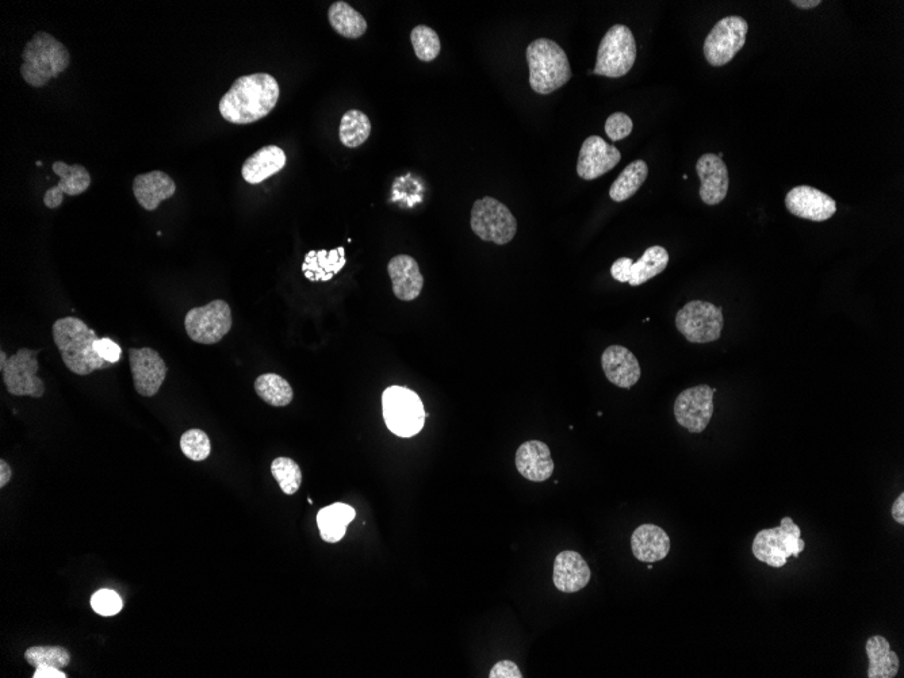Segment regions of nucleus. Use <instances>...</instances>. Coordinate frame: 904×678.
<instances>
[{
    "instance_id": "f257e3e1",
    "label": "nucleus",
    "mask_w": 904,
    "mask_h": 678,
    "mask_svg": "<svg viewBox=\"0 0 904 678\" xmlns=\"http://www.w3.org/2000/svg\"><path fill=\"white\" fill-rule=\"evenodd\" d=\"M281 97L278 80L270 74H254L236 79L221 98L220 113L225 121L250 125L267 117Z\"/></svg>"
},
{
    "instance_id": "f03ea898",
    "label": "nucleus",
    "mask_w": 904,
    "mask_h": 678,
    "mask_svg": "<svg viewBox=\"0 0 904 678\" xmlns=\"http://www.w3.org/2000/svg\"><path fill=\"white\" fill-rule=\"evenodd\" d=\"M52 335L64 365L72 373L86 377L95 370L111 366L95 351V342L99 337L84 321L76 317L57 320L53 324Z\"/></svg>"
},
{
    "instance_id": "7ed1b4c3",
    "label": "nucleus",
    "mask_w": 904,
    "mask_h": 678,
    "mask_svg": "<svg viewBox=\"0 0 904 678\" xmlns=\"http://www.w3.org/2000/svg\"><path fill=\"white\" fill-rule=\"evenodd\" d=\"M21 75L29 86H47L52 79L59 78L71 63V55L64 44L52 34L40 32L26 44L22 53Z\"/></svg>"
},
{
    "instance_id": "20e7f679",
    "label": "nucleus",
    "mask_w": 904,
    "mask_h": 678,
    "mask_svg": "<svg viewBox=\"0 0 904 678\" xmlns=\"http://www.w3.org/2000/svg\"><path fill=\"white\" fill-rule=\"evenodd\" d=\"M527 63L530 86L536 94H553L572 79V67L566 52L549 38H538L528 45Z\"/></svg>"
},
{
    "instance_id": "39448f33",
    "label": "nucleus",
    "mask_w": 904,
    "mask_h": 678,
    "mask_svg": "<svg viewBox=\"0 0 904 678\" xmlns=\"http://www.w3.org/2000/svg\"><path fill=\"white\" fill-rule=\"evenodd\" d=\"M806 549L802 531L792 517L781 519L780 526L758 532L753 540L754 557L771 568L780 569L789 557L799 558Z\"/></svg>"
},
{
    "instance_id": "423d86ee",
    "label": "nucleus",
    "mask_w": 904,
    "mask_h": 678,
    "mask_svg": "<svg viewBox=\"0 0 904 678\" xmlns=\"http://www.w3.org/2000/svg\"><path fill=\"white\" fill-rule=\"evenodd\" d=\"M383 417L390 431L400 438H412L424 428L423 402L413 390L392 386L382 396Z\"/></svg>"
},
{
    "instance_id": "0eeeda50",
    "label": "nucleus",
    "mask_w": 904,
    "mask_h": 678,
    "mask_svg": "<svg viewBox=\"0 0 904 678\" xmlns=\"http://www.w3.org/2000/svg\"><path fill=\"white\" fill-rule=\"evenodd\" d=\"M637 42L630 28L615 25L600 42L593 74L618 79L626 76L637 60Z\"/></svg>"
},
{
    "instance_id": "6e6552de",
    "label": "nucleus",
    "mask_w": 904,
    "mask_h": 678,
    "mask_svg": "<svg viewBox=\"0 0 904 678\" xmlns=\"http://www.w3.org/2000/svg\"><path fill=\"white\" fill-rule=\"evenodd\" d=\"M470 225L481 240L497 245L511 243L517 232V221L511 210L492 197L474 202Z\"/></svg>"
},
{
    "instance_id": "1a4fd4ad",
    "label": "nucleus",
    "mask_w": 904,
    "mask_h": 678,
    "mask_svg": "<svg viewBox=\"0 0 904 678\" xmlns=\"http://www.w3.org/2000/svg\"><path fill=\"white\" fill-rule=\"evenodd\" d=\"M676 327L689 343L716 342L725 327L722 308L706 301L688 302L683 309L678 310Z\"/></svg>"
},
{
    "instance_id": "9d476101",
    "label": "nucleus",
    "mask_w": 904,
    "mask_h": 678,
    "mask_svg": "<svg viewBox=\"0 0 904 678\" xmlns=\"http://www.w3.org/2000/svg\"><path fill=\"white\" fill-rule=\"evenodd\" d=\"M232 324L231 306L222 300L191 309L185 319L187 335L199 344L220 343L231 331Z\"/></svg>"
},
{
    "instance_id": "9b49d317",
    "label": "nucleus",
    "mask_w": 904,
    "mask_h": 678,
    "mask_svg": "<svg viewBox=\"0 0 904 678\" xmlns=\"http://www.w3.org/2000/svg\"><path fill=\"white\" fill-rule=\"evenodd\" d=\"M749 25L745 18L730 15L720 19L704 41L703 52L712 67H723L745 47Z\"/></svg>"
},
{
    "instance_id": "f8f14e48",
    "label": "nucleus",
    "mask_w": 904,
    "mask_h": 678,
    "mask_svg": "<svg viewBox=\"0 0 904 678\" xmlns=\"http://www.w3.org/2000/svg\"><path fill=\"white\" fill-rule=\"evenodd\" d=\"M40 351L21 348L10 356L5 369L2 370L7 392L19 397L41 398L44 396V382L37 377L38 369H40L37 355L40 354Z\"/></svg>"
},
{
    "instance_id": "ddd939ff",
    "label": "nucleus",
    "mask_w": 904,
    "mask_h": 678,
    "mask_svg": "<svg viewBox=\"0 0 904 678\" xmlns=\"http://www.w3.org/2000/svg\"><path fill=\"white\" fill-rule=\"evenodd\" d=\"M714 389L699 385L678 394L674 402V417L680 427L691 434H702L714 415Z\"/></svg>"
},
{
    "instance_id": "4468645a",
    "label": "nucleus",
    "mask_w": 904,
    "mask_h": 678,
    "mask_svg": "<svg viewBox=\"0 0 904 678\" xmlns=\"http://www.w3.org/2000/svg\"><path fill=\"white\" fill-rule=\"evenodd\" d=\"M129 363L136 392L143 397L155 396L162 388L168 371L159 352L152 348H130Z\"/></svg>"
},
{
    "instance_id": "2eb2a0df",
    "label": "nucleus",
    "mask_w": 904,
    "mask_h": 678,
    "mask_svg": "<svg viewBox=\"0 0 904 678\" xmlns=\"http://www.w3.org/2000/svg\"><path fill=\"white\" fill-rule=\"evenodd\" d=\"M785 206L794 216L814 222L830 220L837 212V202L811 186L794 187L785 197Z\"/></svg>"
},
{
    "instance_id": "dca6fc26",
    "label": "nucleus",
    "mask_w": 904,
    "mask_h": 678,
    "mask_svg": "<svg viewBox=\"0 0 904 678\" xmlns=\"http://www.w3.org/2000/svg\"><path fill=\"white\" fill-rule=\"evenodd\" d=\"M622 160L619 149L599 136L588 137L578 156L577 174L584 180H595L614 170Z\"/></svg>"
},
{
    "instance_id": "f3484780",
    "label": "nucleus",
    "mask_w": 904,
    "mask_h": 678,
    "mask_svg": "<svg viewBox=\"0 0 904 678\" xmlns=\"http://www.w3.org/2000/svg\"><path fill=\"white\" fill-rule=\"evenodd\" d=\"M696 172L702 182V186H700L702 201L710 206L719 205L720 202L725 201L727 193H729L730 178L729 170L722 157L714 155V153H706L697 160Z\"/></svg>"
},
{
    "instance_id": "a211bd4d",
    "label": "nucleus",
    "mask_w": 904,
    "mask_h": 678,
    "mask_svg": "<svg viewBox=\"0 0 904 678\" xmlns=\"http://www.w3.org/2000/svg\"><path fill=\"white\" fill-rule=\"evenodd\" d=\"M605 377L615 386L630 389L641 379L642 370L637 356L622 346H611L601 356Z\"/></svg>"
},
{
    "instance_id": "6ab92c4d",
    "label": "nucleus",
    "mask_w": 904,
    "mask_h": 678,
    "mask_svg": "<svg viewBox=\"0 0 904 678\" xmlns=\"http://www.w3.org/2000/svg\"><path fill=\"white\" fill-rule=\"evenodd\" d=\"M52 170L59 176L60 182L44 195L45 206L49 209L59 208L64 201V195L76 197V195L86 193L91 185L90 172L80 164L68 166L63 162H56L53 163Z\"/></svg>"
},
{
    "instance_id": "aec40b11",
    "label": "nucleus",
    "mask_w": 904,
    "mask_h": 678,
    "mask_svg": "<svg viewBox=\"0 0 904 678\" xmlns=\"http://www.w3.org/2000/svg\"><path fill=\"white\" fill-rule=\"evenodd\" d=\"M517 471L526 480L532 482H545L550 480L554 473V461L551 458L549 446L540 440H530L517 448Z\"/></svg>"
},
{
    "instance_id": "412c9836",
    "label": "nucleus",
    "mask_w": 904,
    "mask_h": 678,
    "mask_svg": "<svg viewBox=\"0 0 904 678\" xmlns=\"http://www.w3.org/2000/svg\"><path fill=\"white\" fill-rule=\"evenodd\" d=\"M591 578V568L576 551H562L555 558L553 580L558 591L580 592L589 584Z\"/></svg>"
},
{
    "instance_id": "4be33fe9",
    "label": "nucleus",
    "mask_w": 904,
    "mask_h": 678,
    "mask_svg": "<svg viewBox=\"0 0 904 678\" xmlns=\"http://www.w3.org/2000/svg\"><path fill=\"white\" fill-rule=\"evenodd\" d=\"M394 296L401 301H413L423 291L424 278L419 264L409 255H397L388 264Z\"/></svg>"
},
{
    "instance_id": "5701e85b",
    "label": "nucleus",
    "mask_w": 904,
    "mask_h": 678,
    "mask_svg": "<svg viewBox=\"0 0 904 678\" xmlns=\"http://www.w3.org/2000/svg\"><path fill=\"white\" fill-rule=\"evenodd\" d=\"M176 185L170 175L163 171H152L137 175L133 182V194L141 208L153 212L160 203L175 194Z\"/></svg>"
},
{
    "instance_id": "b1692460",
    "label": "nucleus",
    "mask_w": 904,
    "mask_h": 678,
    "mask_svg": "<svg viewBox=\"0 0 904 678\" xmlns=\"http://www.w3.org/2000/svg\"><path fill=\"white\" fill-rule=\"evenodd\" d=\"M631 549L638 561L660 562L669 555L670 538L655 524H642L631 536Z\"/></svg>"
},
{
    "instance_id": "393cba45",
    "label": "nucleus",
    "mask_w": 904,
    "mask_h": 678,
    "mask_svg": "<svg viewBox=\"0 0 904 678\" xmlns=\"http://www.w3.org/2000/svg\"><path fill=\"white\" fill-rule=\"evenodd\" d=\"M287 162L286 153L277 145H267L255 152L250 159L243 164V178L250 185H259L264 180L278 174L285 168Z\"/></svg>"
},
{
    "instance_id": "a878e982",
    "label": "nucleus",
    "mask_w": 904,
    "mask_h": 678,
    "mask_svg": "<svg viewBox=\"0 0 904 678\" xmlns=\"http://www.w3.org/2000/svg\"><path fill=\"white\" fill-rule=\"evenodd\" d=\"M346 266V251L343 247L332 251H310L302 264V271L309 281L328 282Z\"/></svg>"
},
{
    "instance_id": "bb28decb",
    "label": "nucleus",
    "mask_w": 904,
    "mask_h": 678,
    "mask_svg": "<svg viewBox=\"0 0 904 678\" xmlns=\"http://www.w3.org/2000/svg\"><path fill=\"white\" fill-rule=\"evenodd\" d=\"M869 668L868 678H894L899 672V657L891 650L890 642L881 635H873L865 645Z\"/></svg>"
},
{
    "instance_id": "cd10ccee",
    "label": "nucleus",
    "mask_w": 904,
    "mask_h": 678,
    "mask_svg": "<svg viewBox=\"0 0 904 678\" xmlns=\"http://www.w3.org/2000/svg\"><path fill=\"white\" fill-rule=\"evenodd\" d=\"M355 516V509L344 503H335L321 509L317 515L321 539L328 543L340 542Z\"/></svg>"
},
{
    "instance_id": "c85d7f7f",
    "label": "nucleus",
    "mask_w": 904,
    "mask_h": 678,
    "mask_svg": "<svg viewBox=\"0 0 904 678\" xmlns=\"http://www.w3.org/2000/svg\"><path fill=\"white\" fill-rule=\"evenodd\" d=\"M668 264V251L661 245H653V247L647 248L641 259L632 262L630 273H628V283L632 287L641 286L664 273Z\"/></svg>"
},
{
    "instance_id": "c756f323",
    "label": "nucleus",
    "mask_w": 904,
    "mask_h": 678,
    "mask_svg": "<svg viewBox=\"0 0 904 678\" xmlns=\"http://www.w3.org/2000/svg\"><path fill=\"white\" fill-rule=\"evenodd\" d=\"M329 24L337 34L358 40L367 32L365 17L346 2H335L328 10Z\"/></svg>"
},
{
    "instance_id": "7c9ffc66",
    "label": "nucleus",
    "mask_w": 904,
    "mask_h": 678,
    "mask_svg": "<svg viewBox=\"0 0 904 678\" xmlns=\"http://www.w3.org/2000/svg\"><path fill=\"white\" fill-rule=\"evenodd\" d=\"M647 175H649V167L643 160H635L628 164L609 189V197L615 202L627 201L641 189L643 183L646 182Z\"/></svg>"
},
{
    "instance_id": "2f4dec72",
    "label": "nucleus",
    "mask_w": 904,
    "mask_h": 678,
    "mask_svg": "<svg viewBox=\"0 0 904 678\" xmlns=\"http://www.w3.org/2000/svg\"><path fill=\"white\" fill-rule=\"evenodd\" d=\"M370 134V118L363 111L350 110L344 113L339 128L340 141L344 147L358 148L369 140Z\"/></svg>"
},
{
    "instance_id": "473e14b6",
    "label": "nucleus",
    "mask_w": 904,
    "mask_h": 678,
    "mask_svg": "<svg viewBox=\"0 0 904 678\" xmlns=\"http://www.w3.org/2000/svg\"><path fill=\"white\" fill-rule=\"evenodd\" d=\"M255 392L271 406H287L293 401L294 392L290 383L278 374H263L255 381Z\"/></svg>"
},
{
    "instance_id": "72a5a7b5",
    "label": "nucleus",
    "mask_w": 904,
    "mask_h": 678,
    "mask_svg": "<svg viewBox=\"0 0 904 678\" xmlns=\"http://www.w3.org/2000/svg\"><path fill=\"white\" fill-rule=\"evenodd\" d=\"M26 661L34 668L41 666H52L63 670L71 664L70 651L60 646H34L26 650Z\"/></svg>"
},
{
    "instance_id": "f704fd0d",
    "label": "nucleus",
    "mask_w": 904,
    "mask_h": 678,
    "mask_svg": "<svg viewBox=\"0 0 904 678\" xmlns=\"http://www.w3.org/2000/svg\"><path fill=\"white\" fill-rule=\"evenodd\" d=\"M271 474L281 486L282 492L287 496H293L302 485V471L297 462L290 458L274 459L271 465Z\"/></svg>"
},
{
    "instance_id": "c9c22d12",
    "label": "nucleus",
    "mask_w": 904,
    "mask_h": 678,
    "mask_svg": "<svg viewBox=\"0 0 904 678\" xmlns=\"http://www.w3.org/2000/svg\"><path fill=\"white\" fill-rule=\"evenodd\" d=\"M411 41L417 59L424 61V63H431V61H434L436 57L440 55V51H442V44H440L438 33H436L434 29L429 28V26H416V28L412 30Z\"/></svg>"
},
{
    "instance_id": "e433bc0d",
    "label": "nucleus",
    "mask_w": 904,
    "mask_h": 678,
    "mask_svg": "<svg viewBox=\"0 0 904 678\" xmlns=\"http://www.w3.org/2000/svg\"><path fill=\"white\" fill-rule=\"evenodd\" d=\"M180 448L187 458L194 462H202L209 458L212 452V444L206 432L193 428L185 432L180 438Z\"/></svg>"
},
{
    "instance_id": "4c0bfd02",
    "label": "nucleus",
    "mask_w": 904,
    "mask_h": 678,
    "mask_svg": "<svg viewBox=\"0 0 904 678\" xmlns=\"http://www.w3.org/2000/svg\"><path fill=\"white\" fill-rule=\"evenodd\" d=\"M122 605L124 604H122L120 595L110 589H101L91 597V607L101 616L120 614Z\"/></svg>"
},
{
    "instance_id": "58836bf2",
    "label": "nucleus",
    "mask_w": 904,
    "mask_h": 678,
    "mask_svg": "<svg viewBox=\"0 0 904 678\" xmlns=\"http://www.w3.org/2000/svg\"><path fill=\"white\" fill-rule=\"evenodd\" d=\"M632 128H634V124H632L631 118L624 113L611 114L605 121V134L612 141L626 139L630 136Z\"/></svg>"
},
{
    "instance_id": "ea45409f",
    "label": "nucleus",
    "mask_w": 904,
    "mask_h": 678,
    "mask_svg": "<svg viewBox=\"0 0 904 678\" xmlns=\"http://www.w3.org/2000/svg\"><path fill=\"white\" fill-rule=\"evenodd\" d=\"M94 347L97 354L101 356L103 360H106V362L111 363V365L120 362L122 354L121 347L118 346L117 343H114L113 340L107 339V337H105V339H98L97 342H95Z\"/></svg>"
},
{
    "instance_id": "a19ab883",
    "label": "nucleus",
    "mask_w": 904,
    "mask_h": 678,
    "mask_svg": "<svg viewBox=\"0 0 904 678\" xmlns=\"http://www.w3.org/2000/svg\"><path fill=\"white\" fill-rule=\"evenodd\" d=\"M490 678H522V672L517 668L515 662L501 661L493 666L490 670Z\"/></svg>"
},
{
    "instance_id": "79ce46f5",
    "label": "nucleus",
    "mask_w": 904,
    "mask_h": 678,
    "mask_svg": "<svg viewBox=\"0 0 904 678\" xmlns=\"http://www.w3.org/2000/svg\"><path fill=\"white\" fill-rule=\"evenodd\" d=\"M67 674L61 669L52 668V666H41L36 668L33 678H67Z\"/></svg>"
},
{
    "instance_id": "37998d69",
    "label": "nucleus",
    "mask_w": 904,
    "mask_h": 678,
    "mask_svg": "<svg viewBox=\"0 0 904 678\" xmlns=\"http://www.w3.org/2000/svg\"><path fill=\"white\" fill-rule=\"evenodd\" d=\"M892 519L898 524H904V493H900L894 505H892Z\"/></svg>"
},
{
    "instance_id": "c03bdc74",
    "label": "nucleus",
    "mask_w": 904,
    "mask_h": 678,
    "mask_svg": "<svg viewBox=\"0 0 904 678\" xmlns=\"http://www.w3.org/2000/svg\"><path fill=\"white\" fill-rule=\"evenodd\" d=\"M11 476H13V471H11L9 463L5 459H0V488H5L9 484Z\"/></svg>"
},
{
    "instance_id": "a18cd8bd",
    "label": "nucleus",
    "mask_w": 904,
    "mask_h": 678,
    "mask_svg": "<svg viewBox=\"0 0 904 678\" xmlns=\"http://www.w3.org/2000/svg\"><path fill=\"white\" fill-rule=\"evenodd\" d=\"M791 3L792 5L799 7V9L810 10L821 5L822 2L821 0H792Z\"/></svg>"
},
{
    "instance_id": "49530a36",
    "label": "nucleus",
    "mask_w": 904,
    "mask_h": 678,
    "mask_svg": "<svg viewBox=\"0 0 904 678\" xmlns=\"http://www.w3.org/2000/svg\"><path fill=\"white\" fill-rule=\"evenodd\" d=\"M7 360H9V358H7L6 352L0 351V371L5 369Z\"/></svg>"
}]
</instances>
